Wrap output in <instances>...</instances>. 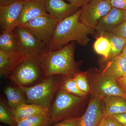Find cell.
Segmentation results:
<instances>
[{
	"label": "cell",
	"mask_w": 126,
	"mask_h": 126,
	"mask_svg": "<svg viewBox=\"0 0 126 126\" xmlns=\"http://www.w3.org/2000/svg\"><path fill=\"white\" fill-rule=\"evenodd\" d=\"M12 32L21 50L25 55L40 56L47 49V46L26 27L17 26Z\"/></svg>",
	"instance_id": "cell-7"
},
{
	"label": "cell",
	"mask_w": 126,
	"mask_h": 126,
	"mask_svg": "<svg viewBox=\"0 0 126 126\" xmlns=\"http://www.w3.org/2000/svg\"><path fill=\"white\" fill-rule=\"evenodd\" d=\"M112 7L110 1L91 0L81 8L79 20L87 27L95 30L99 21Z\"/></svg>",
	"instance_id": "cell-8"
},
{
	"label": "cell",
	"mask_w": 126,
	"mask_h": 126,
	"mask_svg": "<svg viewBox=\"0 0 126 126\" xmlns=\"http://www.w3.org/2000/svg\"><path fill=\"white\" fill-rule=\"evenodd\" d=\"M60 21L48 15L35 18L21 26L29 29L47 46Z\"/></svg>",
	"instance_id": "cell-9"
},
{
	"label": "cell",
	"mask_w": 126,
	"mask_h": 126,
	"mask_svg": "<svg viewBox=\"0 0 126 126\" xmlns=\"http://www.w3.org/2000/svg\"><path fill=\"white\" fill-rule=\"evenodd\" d=\"M100 34L106 37L110 42L111 49L109 56L107 60L121 53L126 43V39L115 35L110 32H104Z\"/></svg>",
	"instance_id": "cell-20"
},
{
	"label": "cell",
	"mask_w": 126,
	"mask_h": 126,
	"mask_svg": "<svg viewBox=\"0 0 126 126\" xmlns=\"http://www.w3.org/2000/svg\"><path fill=\"white\" fill-rule=\"evenodd\" d=\"M45 4L47 13L60 20L72 15L80 9L64 0H45Z\"/></svg>",
	"instance_id": "cell-14"
},
{
	"label": "cell",
	"mask_w": 126,
	"mask_h": 126,
	"mask_svg": "<svg viewBox=\"0 0 126 126\" xmlns=\"http://www.w3.org/2000/svg\"><path fill=\"white\" fill-rule=\"evenodd\" d=\"M73 78L81 91L87 94L90 92V87L87 77V72H79L75 75Z\"/></svg>",
	"instance_id": "cell-26"
},
{
	"label": "cell",
	"mask_w": 126,
	"mask_h": 126,
	"mask_svg": "<svg viewBox=\"0 0 126 126\" xmlns=\"http://www.w3.org/2000/svg\"><path fill=\"white\" fill-rule=\"evenodd\" d=\"M4 93L7 98V104L10 108L15 109L24 104H28L24 92L20 88L8 86L5 88Z\"/></svg>",
	"instance_id": "cell-18"
},
{
	"label": "cell",
	"mask_w": 126,
	"mask_h": 126,
	"mask_svg": "<svg viewBox=\"0 0 126 126\" xmlns=\"http://www.w3.org/2000/svg\"><path fill=\"white\" fill-rule=\"evenodd\" d=\"M14 121L17 124L29 118L49 113V111L33 104H23L15 109H11Z\"/></svg>",
	"instance_id": "cell-17"
},
{
	"label": "cell",
	"mask_w": 126,
	"mask_h": 126,
	"mask_svg": "<svg viewBox=\"0 0 126 126\" xmlns=\"http://www.w3.org/2000/svg\"><path fill=\"white\" fill-rule=\"evenodd\" d=\"M101 124L102 126H122L116 119L107 115L103 118Z\"/></svg>",
	"instance_id": "cell-29"
},
{
	"label": "cell",
	"mask_w": 126,
	"mask_h": 126,
	"mask_svg": "<svg viewBox=\"0 0 126 126\" xmlns=\"http://www.w3.org/2000/svg\"><path fill=\"white\" fill-rule=\"evenodd\" d=\"M45 78L40 61V56L27 55L8 77L17 86L30 87Z\"/></svg>",
	"instance_id": "cell-5"
},
{
	"label": "cell",
	"mask_w": 126,
	"mask_h": 126,
	"mask_svg": "<svg viewBox=\"0 0 126 126\" xmlns=\"http://www.w3.org/2000/svg\"><path fill=\"white\" fill-rule=\"evenodd\" d=\"M81 116L70 118L53 124L52 126H78Z\"/></svg>",
	"instance_id": "cell-27"
},
{
	"label": "cell",
	"mask_w": 126,
	"mask_h": 126,
	"mask_svg": "<svg viewBox=\"0 0 126 126\" xmlns=\"http://www.w3.org/2000/svg\"><path fill=\"white\" fill-rule=\"evenodd\" d=\"M26 56L21 52H8L0 50V76H9Z\"/></svg>",
	"instance_id": "cell-15"
},
{
	"label": "cell",
	"mask_w": 126,
	"mask_h": 126,
	"mask_svg": "<svg viewBox=\"0 0 126 126\" xmlns=\"http://www.w3.org/2000/svg\"><path fill=\"white\" fill-rule=\"evenodd\" d=\"M0 122L10 126H16L10 108L2 99L0 101Z\"/></svg>",
	"instance_id": "cell-25"
},
{
	"label": "cell",
	"mask_w": 126,
	"mask_h": 126,
	"mask_svg": "<svg viewBox=\"0 0 126 126\" xmlns=\"http://www.w3.org/2000/svg\"><path fill=\"white\" fill-rule=\"evenodd\" d=\"M106 67L101 72L103 74L118 79L126 75V57L121 54L107 60Z\"/></svg>",
	"instance_id": "cell-16"
},
{
	"label": "cell",
	"mask_w": 126,
	"mask_h": 126,
	"mask_svg": "<svg viewBox=\"0 0 126 126\" xmlns=\"http://www.w3.org/2000/svg\"><path fill=\"white\" fill-rule=\"evenodd\" d=\"M60 76L47 77L32 87H18L24 92L28 104H34L49 111L52 100L63 80L60 79Z\"/></svg>",
	"instance_id": "cell-3"
},
{
	"label": "cell",
	"mask_w": 126,
	"mask_h": 126,
	"mask_svg": "<svg viewBox=\"0 0 126 126\" xmlns=\"http://www.w3.org/2000/svg\"><path fill=\"white\" fill-rule=\"evenodd\" d=\"M110 33L126 39V20L114 28Z\"/></svg>",
	"instance_id": "cell-28"
},
{
	"label": "cell",
	"mask_w": 126,
	"mask_h": 126,
	"mask_svg": "<svg viewBox=\"0 0 126 126\" xmlns=\"http://www.w3.org/2000/svg\"><path fill=\"white\" fill-rule=\"evenodd\" d=\"M60 89L66 92L82 97L84 98L87 95L79 89L73 77H65Z\"/></svg>",
	"instance_id": "cell-24"
},
{
	"label": "cell",
	"mask_w": 126,
	"mask_h": 126,
	"mask_svg": "<svg viewBox=\"0 0 126 126\" xmlns=\"http://www.w3.org/2000/svg\"><path fill=\"white\" fill-rule=\"evenodd\" d=\"M121 54L126 57V43L123 48Z\"/></svg>",
	"instance_id": "cell-35"
},
{
	"label": "cell",
	"mask_w": 126,
	"mask_h": 126,
	"mask_svg": "<svg viewBox=\"0 0 126 126\" xmlns=\"http://www.w3.org/2000/svg\"><path fill=\"white\" fill-rule=\"evenodd\" d=\"M116 80L118 86L126 95V75Z\"/></svg>",
	"instance_id": "cell-33"
},
{
	"label": "cell",
	"mask_w": 126,
	"mask_h": 126,
	"mask_svg": "<svg viewBox=\"0 0 126 126\" xmlns=\"http://www.w3.org/2000/svg\"><path fill=\"white\" fill-rule=\"evenodd\" d=\"M93 73L87 72V77L93 96L103 99L110 96L126 98V95L118 86L116 79L103 74L101 72L92 70Z\"/></svg>",
	"instance_id": "cell-6"
},
{
	"label": "cell",
	"mask_w": 126,
	"mask_h": 126,
	"mask_svg": "<svg viewBox=\"0 0 126 126\" xmlns=\"http://www.w3.org/2000/svg\"><path fill=\"white\" fill-rule=\"evenodd\" d=\"M25 0H19L10 4L0 6V23L2 32L12 31L18 26Z\"/></svg>",
	"instance_id": "cell-11"
},
{
	"label": "cell",
	"mask_w": 126,
	"mask_h": 126,
	"mask_svg": "<svg viewBox=\"0 0 126 126\" xmlns=\"http://www.w3.org/2000/svg\"><path fill=\"white\" fill-rule=\"evenodd\" d=\"M19 0H0V6L10 4Z\"/></svg>",
	"instance_id": "cell-34"
},
{
	"label": "cell",
	"mask_w": 126,
	"mask_h": 126,
	"mask_svg": "<svg viewBox=\"0 0 126 126\" xmlns=\"http://www.w3.org/2000/svg\"><path fill=\"white\" fill-rule=\"evenodd\" d=\"M102 0L103 1H110L111 0Z\"/></svg>",
	"instance_id": "cell-36"
},
{
	"label": "cell",
	"mask_w": 126,
	"mask_h": 126,
	"mask_svg": "<svg viewBox=\"0 0 126 126\" xmlns=\"http://www.w3.org/2000/svg\"><path fill=\"white\" fill-rule=\"evenodd\" d=\"M83 98L59 89L49 109L53 125L64 119L80 116Z\"/></svg>",
	"instance_id": "cell-4"
},
{
	"label": "cell",
	"mask_w": 126,
	"mask_h": 126,
	"mask_svg": "<svg viewBox=\"0 0 126 126\" xmlns=\"http://www.w3.org/2000/svg\"><path fill=\"white\" fill-rule=\"evenodd\" d=\"M102 126L101 124V123H100V124H99V126Z\"/></svg>",
	"instance_id": "cell-37"
},
{
	"label": "cell",
	"mask_w": 126,
	"mask_h": 126,
	"mask_svg": "<svg viewBox=\"0 0 126 126\" xmlns=\"http://www.w3.org/2000/svg\"><path fill=\"white\" fill-rule=\"evenodd\" d=\"M116 119L122 126H126V113L110 116Z\"/></svg>",
	"instance_id": "cell-32"
},
{
	"label": "cell",
	"mask_w": 126,
	"mask_h": 126,
	"mask_svg": "<svg viewBox=\"0 0 126 126\" xmlns=\"http://www.w3.org/2000/svg\"><path fill=\"white\" fill-rule=\"evenodd\" d=\"M79 8H81L91 0H65Z\"/></svg>",
	"instance_id": "cell-31"
},
{
	"label": "cell",
	"mask_w": 126,
	"mask_h": 126,
	"mask_svg": "<svg viewBox=\"0 0 126 126\" xmlns=\"http://www.w3.org/2000/svg\"><path fill=\"white\" fill-rule=\"evenodd\" d=\"M81 8L75 13L60 20L52 39L47 46L50 51L57 50L73 41L86 46L89 41L88 36L94 34L95 30L87 27L79 20Z\"/></svg>",
	"instance_id": "cell-1"
},
{
	"label": "cell",
	"mask_w": 126,
	"mask_h": 126,
	"mask_svg": "<svg viewBox=\"0 0 126 126\" xmlns=\"http://www.w3.org/2000/svg\"><path fill=\"white\" fill-rule=\"evenodd\" d=\"M110 3L112 7L126 10V0H111Z\"/></svg>",
	"instance_id": "cell-30"
},
{
	"label": "cell",
	"mask_w": 126,
	"mask_h": 126,
	"mask_svg": "<svg viewBox=\"0 0 126 126\" xmlns=\"http://www.w3.org/2000/svg\"><path fill=\"white\" fill-rule=\"evenodd\" d=\"M96 38L94 44V48L98 54L103 56L105 60L108 59L111 49L109 41L102 34Z\"/></svg>",
	"instance_id": "cell-23"
},
{
	"label": "cell",
	"mask_w": 126,
	"mask_h": 126,
	"mask_svg": "<svg viewBox=\"0 0 126 126\" xmlns=\"http://www.w3.org/2000/svg\"><path fill=\"white\" fill-rule=\"evenodd\" d=\"M45 0H25L18 23L21 26L40 16L48 15Z\"/></svg>",
	"instance_id": "cell-12"
},
{
	"label": "cell",
	"mask_w": 126,
	"mask_h": 126,
	"mask_svg": "<svg viewBox=\"0 0 126 126\" xmlns=\"http://www.w3.org/2000/svg\"><path fill=\"white\" fill-rule=\"evenodd\" d=\"M0 50L8 52H22L12 31L2 32L0 35Z\"/></svg>",
	"instance_id": "cell-21"
},
{
	"label": "cell",
	"mask_w": 126,
	"mask_h": 126,
	"mask_svg": "<svg viewBox=\"0 0 126 126\" xmlns=\"http://www.w3.org/2000/svg\"><path fill=\"white\" fill-rule=\"evenodd\" d=\"M0 126H1V125H0Z\"/></svg>",
	"instance_id": "cell-38"
},
{
	"label": "cell",
	"mask_w": 126,
	"mask_h": 126,
	"mask_svg": "<svg viewBox=\"0 0 126 126\" xmlns=\"http://www.w3.org/2000/svg\"><path fill=\"white\" fill-rule=\"evenodd\" d=\"M107 116L126 113V98L116 96H110L103 99Z\"/></svg>",
	"instance_id": "cell-19"
},
{
	"label": "cell",
	"mask_w": 126,
	"mask_h": 126,
	"mask_svg": "<svg viewBox=\"0 0 126 126\" xmlns=\"http://www.w3.org/2000/svg\"><path fill=\"white\" fill-rule=\"evenodd\" d=\"M76 42L54 51L46 49L40 56L45 78L53 75L73 77L79 72V63L75 60Z\"/></svg>",
	"instance_id": "cell-2"
},
{
	"label": "cell",
	"mask_w": 126,
	"mask_h": 126,
	"mask_svg": "<svg viewBox=\"0 0 126 126\" xmlns=\"http://www.w3.org/2000/svg\"><path fill=\"white\" fill-rule=\"evenodd\" d=\"M107 115L103 100L92 95L78 126H98Z\"/></svg>",
	"instance_id": "cell-10"
},
{
	"label": "cell",
	"mask_w": 126,
	"mask_h": 126,
	"mask_svg": "<svg viewBox=\"0 0 126 126\" xmlns=\"http://www.w3.org/2000/svg\"><path fill=\"white\" fill-rule=\"evenodd\" d=\"M49 113L35 116L23 120L16 126H52Z\"/></svg>",
	"instance_id": "cell-22"
},
{
	"label": "cell",
	"mask_w": 126,
	"mask_h": 126,
	"mask_svg": "<svg viewBox=\"0 0 126 126\" xmlns=\"http://www.w3.org/2000/svg\"><path fill=\"white\" fill-rule=\"evenodd\" d=\"M126 20V10L112 7L100 20L95 29L99 34L110 32L114 28Z\"/></svg>",
	"instance_id": "cell-13"
}]
</instances>
